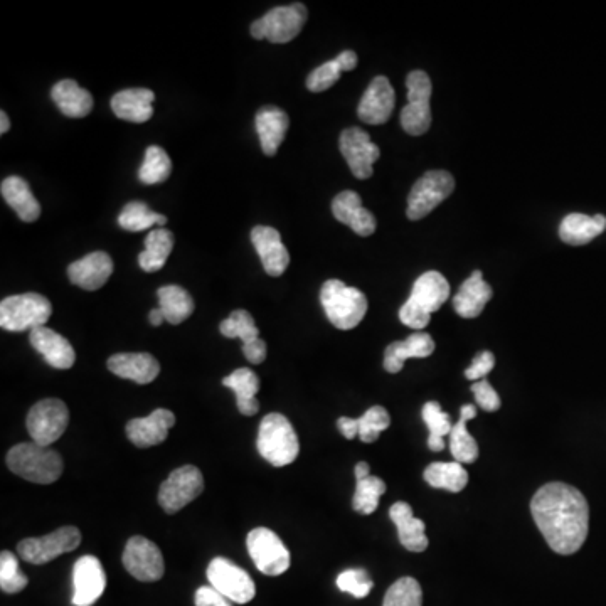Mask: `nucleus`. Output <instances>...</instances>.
<instances>
[{
    "mask_svg": "<svg viewBox=\"0 0 606 606\" xmlns=\"http://www.w3.org/2000/svg\"><path fill=\"white\" fill-rule=\"evenodd\" d=\"M536 526L554 553L575 554L590 531V507L580 490L551 482L537 490L531 500Z\"/></svg>",
    "mask_w": 606,
    "mask_h": 606,
    "instance_id": "obj_1",
    "label": "nucleus"
},
{
    "mask_svg": "<svg viewBox=\"0 0 606 606\" xmlns=\"http://www.w3.org/2000/svg\"><path fill=\"white\" fill-rule=\"evenodd\" d=\"M448 297L450 285L442 273H423L413 285L410 298L399 310V320L410 329L423 330L430 324L431 314L442 309Z\"/></svg>",
    "mask_w": 606,
    "mask_h": 606,
    "instance_id": "obj_2",
    "label": "nucleus"
},
{
    "mask_svg": "<svg viewBox=\"0 0 606 606\" xmlns=\"http://www.w3.org/2000/svg\"><path fill=\"white\" fill-rule=\"evenodd\" d=\"M12 474L32 484H54L63 474V458L56 450L38 443H19L7 453Z\"/></svg>",
    "mask_w": 606,
    "mask_h": 606,
    "instance_id": "obj_3",
    "label": "nucleus"
},
{
    "mask_svg": "<svg viewBox=\"0 0 606 606\" xmlns=\"http://www.w3.org/2000/svg\"><path fill=\"white\" fill-rule=\"evenodd\" d=\"M320 302L330 324L337 329H354L366 317V295L357 288L347 287L341 280H327L322 285Z\"/></svg>",
    "mask_w": 606,
    "mask_h": 606,
    "instance_id": "obj_4",
    "label": "nucleus"
},
{
    "mask_svg": "<svg viewBox=\"0 0 606 606\" xmlns=\"http://www.w3.org/2000/svg\"><path fill=\"white\" fill-rule=\"evenodd\" d=\"M256 447L261 457L272 463L273 467H287L297 460L300 452V443L292 423L280 413H270L263 418Z\"/></svg>",
    "mask_w": 606,
    "mask_h": 606,
    "instance_id": "obj_5",
    "label": "nucleus"
},
{
    "mask_svg": "<svg viewBox=\"0 0 606 606\" xmlns=\"http://www.w3.org/2000/svg\"><path fill=\"white\" fill-rule=\"evenodd\" d=\"M53 307L48 298L39 293L12 295L0 302V327L9 332L46 327Z\"/></svg>",
    "mask_w": 606,
    "mask_h": 606,
    "instance_id": "obj_6",
    "label": "nucleus"
},
{
    "mask_svg": "<svg viewBox=\"0 0 606 606\" xmlns=\"http://www.w3.org/2000/svg\"><path fill=\"white\" fill-rule=\"evenodd\" d=\"M309 12L303 4L275 7L251 24V36L268 39L273 44L290 43L297 38L307 22Z\"/></svg>",
    "mask_w": 606,
    "mask_h": 606,
    "instance_id": "obj_7",
    "label": "nucleus"
},
{
    "mask_svg": "<svg viewBox=\"0 0 606 606\" xmlns=\"http://www.w3.org/2000/svg\"><path fill=\"white\" fill-rule=\"evenodd\" d=\"M70 423V411L61 399L48 398L32 406L26 426L32 443L49 447L58 442Z\"/></svg>",
    "mask_w": 606,
    "mask_h": 606,
    "instance_id": "obj_8",
    "label": "nucleus"
},
{
    "mask_svg": "<svg viewBox=\"0 0 606 606\" xmlns=\"http://www.w3.org/2000/svg\"><path fill=\"white\" fill-rule=\"evenodd\" d=\"M246 546L256 569L266 576H280L290 568L292 556L275 532L256 527L246 537Z\"/></svg>",
    "mask_w": 606,
    "mask_h": 606,
    "instance_id": "obj_9",
    "label": "nucleus"
},
{
    "mask_svg": "<svg viewBox=\"0 0 606 606\" xmlns=\"http://www.w3.org/2000/svg\"><path fill=\"white\" fill-rule=\"evenodd\" d=\"M455 179L447 171H430L415 182L408 196V218L420 221L452 196Z\"/></svg>",
    "mask_w": 606,
    "mask_h": 606,
    "instance_id": "obj_10",
    "label": "nucleus"
},
{
    "mask_svg": "<svg viewBox=\"0 0 606 606\" xmlns=\"http://www.w3.org/2000/svg\"><path fill=\"white\" fill-rule=\"evenodd\" d=\"M81 543L78 527H61L44 537H29L17 544V553L22 561L31 564H46L61 554L75 551Z\"/></svg>",
    "mask_w": 606,
    "mask_h": 606,
    "instance_id": "obj_11",
    "label": "nucleus"
},
{
    "mask_svg": "<svg viewBox=\"0 0 606 606\" xmlns=\"http://www.w3.org/2000/svg\"><path fill=\"white\" fill-rule=\"evenodd\" d=\"M408 105L401 112V125L410 135H423L431 127V80L425 71H411L406 80Z\"/></svg>",
    "mask_w": 606,
    "mask_h": 606,
    "instance_id": "obj_12",
    "label": "nucleus"
},
{
    "mask_svg": "<svg viewBox=\"0 0 606 606\" xmlns=\"http://www.w3.org/2000/svg\"><path fill=\"white\" fill-rule=\"evenodd\" d=\"M204 490L201 470L194 465L174 470L169 479L160 485L159 504L167 514L182 511L192 500H196Z\"/></svg>",
    "mask_w": 606,
    "mask_h": 606,
    "instance_id": "obj_13",
    "label": "nucleus"
},
{
    "mask_svg": "<svg viewBox=\"0 0 606 606\" xmlns=\"http://www.w3.org/2000/svg\"><path fill=\"white\" fill-rule=\"evenodd\" d=\"M209 585L226 596L229 601L245 605L256 595L255 581L245 569L226 558H214L208 566Z\"/></svg>",
    "mask_w": 606,
    "mask_h": 606,
    "instance_id": "obj_14",
    "label": "nucleus"
},
{
    "mask_svg": "<svg viewBox=\"0 0 606 606\" xmlns=\"http://www.w3.org/2000/svg\"><path fill=\"white\" fill-rule=\"evenodd\" d=\"M122 561L135 580L154 583L164 576V556L160 553L159 546L145 537L133 536L128 539Z\"/></svg>",
    "mask_w": 606,
    "mask_h": 606,
    "instance_id": "obj_15",
    "label": "nucleus"
},
{
    "mask_svg": "<svg viewBox=\"0 0 606 606\" xmlns=\"http://www.w3.org/2000/svg\"><path fill=\"white\" fill-rule=\"evenodd\" d=\"M342 155L357 179H369L374 174V162L381 150L361 128H346L339 140Z\"/></svg>",
    "mask_w": 606,
    "mask_h": 606,
    "instance_id": "obj_16",
    "label": "nucleus"
},
{
    "mask_svg": "<svg viewBox=\"0 0 606 606\" xmlns=\"http://www.w3.org/2000/svg\"><path fill=\"white\" fill-rule=\"evenodd\" d=\"M73 605H95L107 588V575L95 556H81L73 568Z\"/></svg>",
    "mask_w": 606,
    "mask_h": 606,
    "instance_id": "obj_17",
    "label": "nucleus"
},
{
    "mask_svg": "<svg viewBox=\"0 0 606 606\" xmlns=\"http://www.w3.org/2000/svg\"><path fill=\"white\" fill-rule=\"evenodd\" d=\"M394 105H396V95L393 86L386 76H378L371 81L366 93L362 95L357 115L362 122L369 125H383L393 115Z\"/></svg>",
    "mask_w": 606,
    "mask_h": 606,
    "instance_id": "obj_18",
    "label": "nucleus"
},
{
    "mask_svg": "<svg viewBox=\"0 0 606 606\" xmlns=\"http://www.w3.org/2000/svg\"><path fill=\"white\" fill-rule=\"evenodd\" d=\"M251 241L260 255L265 272L270 277H280L290 265V253L283 245L282 234L272 226H256L251 231Z\"/></svg>",
    "mask_w": 606,
    "mask_h": 606,
    "instance_id": "obj_19",
    "label": "nucleus"
},
{
    "mask_svg": "<svg viewBox=\"0 0 606 606\" xmlns=\"http://www.w3.org/2000/svg\"><path fill=\"white\" fill-rule=\"evenodd\" d=\"M176 423V416L169 410H155L147 418L128 421V440L139 448H150L167 440L169 430Z\"/></svg>",
    "mask_w": 606,
    "mask_h": 606,
    "instance_id": "obj_20",
    "label": "nucleus"
},
{
    "mask_svg": "<svg viewBox=\"0 0 606 606\" xmlns=\"http://www.w3.org/2000/svg\"><path fill=\"white\" fill-rule=\"evenodd\" d=\"M113 261L105 251H95L85 258L71 263L68 268V277L76 287L95 292L103 287L112 277Z\"/></svg>",
    "mask_w": 606,
    "mask_h": 606,
    "instance_id": "obj_21",
    "label": "nucleus"
},
{
    "mask_svg": "<svg viewBox=\"0 0 606 606\" xmlns=\"http://www.w3.org/2000/svg\"><path fill=\"white\" fill-rule=\"evenodd\" d=\"M31 346L44 357L54 369H70L75 366L76 352L70 341L49 327L31 330Z\"/></svg>",
    "mask_w": 606,
    "mask_h": 606,
    "instance_id": "obj_22",
    "label": "nucleus"
},
{
    "mask_svg": "<svg viewBox=\"0 0 606 606\" xmlns=\"http://www.w3.org/2000/svg\"><path fill=\"white\" fill-rule=\"evenodd\" d=\"M110 373L118 378L130 379L137 384H150L160 373V364L147 352H123L108 359Z\"/></svg>",
    "mask_w": 606,
    "mask_h": 606,
    "instance_id": "obj_23",
    "label": "nucleus"
},
{
    "mask_svg": "<svg viewBox=\"0 0 606 606\" xmlns=\"http://www.w3.org/2000/svg\"><path fill=\"white\" fill-rule=\"evenodd\" d=\"M332 213L339 223L346 224L359 236H371L376 231V218L362 206L361 196L354 191H344L335 196Z\"/></svg>",
    "mask_w": 606,
    "mask_h": 606,
    "instance_id": "obj_24",
    "label": "nucleus"
},
{
    "mask_svg": "<svg viewBox=\"0 0 606 606\" xmlns=\"http://www.w3.org/2000/svg\"><path fill=\"white\" fill-rule=\"evenodd\" d=\"M389 517L398 527L399 543L411 553H423L428 548V537H426L425 522L416 519L410 504L396 502L389 509Z\"/></svg>",
    "mask_w": 606,
    "mask_h": 606,
    "instance_id": "obj_25",
    "label": "nucleus"
},
{
    "mask_svg": "<svg viewBox=\"0 0 606 606\" xmlns=\"http://www.w3.org/2000/svg\"><path fill=\"white\" fill-rule=\"evenodd\" d=\"M391 425L388 411L383 406H373L364 413L361 418H347L342 416L337 420V428L347 440H354L356 436L364 443H374L383 431L388 430Z\"/></svg>",
    "mask_w": 606,
    "mask_h": 606,
    "instance_id": "obj_26",
    "label": "nucleus"
},
{
    "mask_svg": "<svg viewBox=\"0 0 606 606\" xmlns=\"http://www.w3.org/2000/svg\"><path fill=\"white\" fill-rule=\"evenodd\" d=\"M494 295L489 283L484 282L480 270L472 273V277L462 283L457 295L453 298V309L463 319H475L484 312L485 305Z\"/></svg>",
    "mask_w": 606,
    "mask_h": 606,
    "instance_id": "obj_27",
    "label": "nucleus"
},
{
    "mask_svg": "<svg viewBox=\"0 0 606 606\" xmlns=\"http://www.w3.org/2000/svg\"><path fill=\"white\" fill-rule=\"evenodd\" d=\"M435 352V341L426 332H415L406 341L393 342L384 352V367L391 374L403 369L408 359H423Z\"/></svg>",
    "mask_w": 606,
    "mask_h": 606,
    "instance_id": "obj_28",
    "label": "nucleus"
},
{
    "mask_svg": "<svg viewBox=\"0 0 606 606\" xmlns=\"http://www.w3.org/2000/svg\"><path fill=\"white\" fill-rule=\"evenodd\" d=\"M154 91L147 88H132L118 91L112 98V110L120 120L144 123L154 115Z\"/></svg>",
    "mask_w": 606,
    "mask_h": 606,
    "instance_id": "obj_29",
    "label": "nucleus"
},
{
    "mask_svg": "<svg viewBox=\"0 0 606 606\" xmlns=\"http://www.w3.org/2000/svg\"><path fill=\"white\" fill-rule=\"evenodd\" d=\"M290 120L287 113L278 107H263L256 113V132L260 137L261 149L268 157L277 154L285 140Z\"/></svg>",
    "mask_w": 606,
    "mask_h": 606,
    "instance_id": "obj_30",
    "label": "nucleus"
},
{
    "mask_svg": "<svg viewBox=\"0 0 606 606\" xmlns=\"http://www.w3.org/2000/svg\"><path fill=\"white\" fill-rule=\"evenodd\" d=\"M0 192L4 201L16 211L17 216L24 223H34L41 216V204L38 199L32 194L31 187L21 177H7L6 181L2 182Z\"/></svg>",
    "mask_w": 606,
    "mask_h": 606,
    "instance_id": "obj_31",
    "label": "nucleus"
},
{
    "mask_svg": "<svg viewBox=\"0 0 606 606\" xmlns=\"http://www.w3.org/2000/svg\"><path fill=\"white\" fill-rule=\"evenodd\" d=\"M606 229V218L603 214L586 216V214H568L559 226V238L568 245L581 246L595 240Z\"/></svg>",
    "mask_w": 606,
    "mask_h": 606,
    "instance_id": "obj_32",
    "label": "nucleus"
},
{
    "mask_svg": "<svg viewBox=\"0 0 606 606\" xmlns=\"http://www.w3.org/2000/svg\"><path fill=\"white\" fill-rule=\"evenodd\" d=\"M56 107L70 118H83L93 110V96L90 91L81 88L75 80H63L51 90Z\"/></svg>",
    "mask_w": 606,
    "mask_h": 606,
    "instance_id": "obj_33",
    "label": "nucleus"
},
{
    "mask_svg": "<svg viewBox=\"0 0 606 606\" xmlns=\"http://www.w3.org/2000/svg\"><path fill=\"white\" fill-rule=\"evenodd\" d=\"M223 386L231 389L236 394V404L241 415L253 416L260 410V403L256 394L260 391V378L248 367L236 369L223 379Z\"/></svg>",
    "mask_w": 606,
    "mask_h": 606,
    "instance_id": "obj_34",
    "label": "nucleus"
},
{
    "mask_svg": "<svg viewBox=\"0 0 606 606\" xmlns=\"http://www.w3.org/2000/svg\"><path fill=\"white\" fill-rule=\"evenodd\" d=\"M477 416V406L475 404H465L460 410V420L453 425L450 431V452H452L455 462L474 463L479 458V445L475 442L474 436L467 430L468 421L474 420Z\"/></svg>",
    "mask_w": 606,
    "mask_h": 606,
    "instance_id": "obj_35",
    "label": "nucleus"
},
{
    "mask_svg": "<svg viewBox=\"0 0 606 606\" xmlns=\"http://www.w3.org/2000/svg\"><path fill=\"white\" fill-rule=\"evenodd\" d=\"M174 248V234L167 229L159 228L150 231L145 238V250L139 255V265L144 272H159L165 261L171 256Z\"/></svg>",
    "mask_w": 606,
    "mask_h": 606,
    "instance_id": "obj_36",
    "label": "nucleus"
},
{
    "mask_svg": "<svg viewBox=\"0 0 606 606\" xmlns=\"http://www.w3.org/2000/svg\"><path fill=\"white\" fill-rule=\"evenodd\" d=\"M159 297V309L164 312L165 320L172 325H179L186 322L194 312V300L182 287L177 285H167L159 288L157 292Z\"/></svg>",
    "mask_w": 606,
    "mask_h": 606,
    "instance_id": "obj_37",
    "label": "nucleus"
},
{
    "mask_svg": "<svg viewBox=\"0 0 606 606\" xmlns=\"http://www.w3.org/2000/svg\"><path fill=\"white\" fill-rule=\"evenodd\" d=\"M425 480L435 489L448 490V492L458 494L467 487L468 472L462 463L435 462L426 467Z\"/></svg>",
    "mask_w": 606,
    "mask_h": 606,
    "instance_id": "obj_38",
    "label": "nucleus"
},
{
    "mask_svg": "<svg viewBox=\"0 0 606 606\" xmlns=\"http://www.w3.org/2000/svg\"><path fill=\"white\" fill-rule=\"evenodd\" d=\"M165 223H167V218L164 214L154 213L145 202L139 201L128 202L118 216L120 228L130 231V233H139L144 229L152 228L155 224L164 226Z\"/></svg>",
    "mask_w": 606,
    "mask_h": 606,
    "instance_id": "obj_39",
    "label": "nucleus"
},
{
    "mask_svg": "<svg viewBox=\"0 0 606 606\" xmlns=\"http://www.w3.org/2000/svg\"><path fill=\"white\" fill-rule=\"evenodd\" d=\"M423 420H425L430 436H428V448L431 452H442L445 450V436H450L453 425L448 413L442 410L440 403L430 401L423 406Z\"/></svg>",
    "mask_w": 606,
    "mask_h": 606,
    "instance_id": "obj_40",
    "label": "nucleus"
},
{
    "mask_svg": "<svg viewBox=\"0 0 606 606\" xmlns=\"http://www.w3.org/2000/svg\"><path fill=\"white\" fill-rule=\"evenodd\" d=\"M219 330L228 339H241L243 341V349L261 341L260 330L256 327L255 319L246 310H234L228 319L221 322Z\"/></svg>",
    "mask_w": 606,
    "mask_h": 606,
    "instance_id": "obj_41",
    "label": "nucleus"
},
{
    "mask_svg": "<svg viewBox=\"0 0 606 606\" xmlns=\"http://www.w3.org/2000/svg\"><path fill=\"white\" fill-rule=\"evenodd\" d=\"M172 172L171 157L167 155L162 147L150 145L149 149L145 150L144 164L140 167L139 179L144 184H162L167 181Z\"/></svg>",
    "mask_w": 606,
    "mask_h": 606,
    "instance_id": "obj_42",
    "label": "nucleus"
},
{
    "mask_svg": "<svg viewBox=\"0 0 606 606\" xmlns=\"http://www.w3.org/2000/svg\"><path fill=\"white\" fill-rule=\"evenodd\" d=\"M386 494V484L379 477L369 475L364 479H357L356 494L352 499L354 511L369 516L378 511L379 499Z\"/></svg>",
    "mask_w": 606,
    "mask_h": 606,
    "instance_id": "obj_43",
    "label": "nucleus"
},
{
    "mask_svg": "<svg viewBox=\"0 0 606 606\" xmlns=\"http://www.w3.org/2000/svg\"><path fill=\"white\" fill-rule=\"evenodd\" d=\"M423 605V591L415 578H401L391 585L386 596H384L383 606H421Z\"/></svg>",
    "mask_w": 606,
    "mask_h": 606,
    "instance_id": "obj_44",
    "label": "nucleus"
},
{
    "mask_svg": "<svg viewBox=\"0 0 606 606\" xmlns=\"http://www.w3.org/2000/svg\"><path fill=\"white\" fill-rule=\"evenodd\" d=\"M27 576L19 568V561L11 551H2L0 554V588L4 593L14 595L26 588Z\"/></svg>",
    "mask_w": 606,
    "mask_h": 606,
    "instance_id": "obj_45",
    "label": "nucleus"
},
{
    "mask_svg": "<svg viewBox=\"0 0 606 606\" xmlns=\"http://www.w3.org/2000/svg\"><path fill=\"white\" fill-rule=\"evenodd\" d=\"M337 586L354 598H366L373 590L374 583L364 569H347L337 578Z\"/></svg>",
    "mask_w": 606,
    "mask_h": 606,
    "instance_id": "obj_46",
    "label": "nucleus"
},
{
    "mask_svg": "<svg viewBox=\"0 0 606 606\" xmlns=\"http://www.w3.org/2000/svg\"><path fill=\"white\" fill-rule=\"evenodd\" d=\"M341 75L342 71L339 64L335 63V59H332V61H327V63L322 64L317 70L310 73L309 78H307V88L312 93H322V91L332 88L339 81Z\"/></svg>",
    "mask_w": 606,
    "mask_h": 606,
    "instance_id": "obj_47",
    "label": "nucleus"
},
{
    "mask_svg": "<svg viewBox=\"0 0 606 606\" xmlns=\"http://www.w3.org/2000/svg\"><path fill=\"white\" fill-rule=\"evenodd\" d=\"M472 393H474L475 396V403H477V406H480L482 410L487 411V413H494V411L499 410V394L490 386L487 379L477 381V383L472 386Z\"/></svg>",
    "mask_w": 606,
    "mask_h": 606,
    "instance_id": "obj_48",
    "label": "nucleus"
},
{
    "mask_svg": "<svg viewBox=\"0 0 606 606\" xmlns=\"http://www.w3.org/2000/svg\"><path fill=\"white\" fill-rule=\"evenodd\" d=\"M494 366V354L489 351L480 352V354L475 356L472 366L468 367L467 371H465V378L475 381V383L482 381L494 369Z\"/></svg>",
    "mask_w": 606,
    "mask_h": 606,
    "instance_id": "obj_49",
    "label": "nucleus"
},
{
    "mask_svg": "<svg viewBox=\"0 0 606 606\" xmlns=\"http://www.w3.org/2000/svg\"><path fill=\"white\" fill-rule=\"evenodd\" d=\"M196 606H233L226 596L221 595L213 586H201L196 591Z\"/></svg>",
    "mask_w": 606,
    "mask_h": 606,
    "instance_id": "obj_50",
    "label": "nucleus"
},
{
    "mask_svg": "<svg viewBox=\"0 0 606 606\" xmlns=\"http://www.w3.org/2000/svg\"><path fill=\"white\" fill-rule=\"evenodd\" d=\"M357 54L354 51H344V53L339 54L337 58H335V63L339 64V68H341L342 73L344 71H352L357 66Z\"/></svg>",
    "mask_w": 606,
    "mask_h": 606,
    "instance_id": "obj_51",
    "label": "nucleus"
},
{
    "mask_svg": "<svg viewBox=\"0 0 606 606\" xmlns=\"http://www.w3.org/2000/svg\"><path fill=\"white\" fill-rule=\"evenodd\" d=\"M149 319L150 324L155 325V327H159V325H162V322L165 320L164 312L157 307V309L150 312Z\"/></svg>",
    "mask_w": 606,
    "mask_h": 606,
    "instance_id": "obj_52",
    "label": "nucleus"
},
{
    "mask_svg": "<svg viewBox=\"0 0 606 606\" xmlns=\"http://www.w3.org/2000/svg\"><path fill=\"white\" fill-rule=\"evenodd\" d=\"M371 475V470H369V465L366 462L357 463L356 465V479H364V477H369Z\"/></svg>",
    "mask_w": 606,
    "mask_h": 606,
    "instance_id": "obj_53",
    "label": "nucleus"
},
{
    "mask_svg": "<svg viewBox=\"0 0 606 606\" xmlns=\"http://www.w3.org/2000/svg\"><path fill=\"white\" fill-rule=\"evenodd\" d=\"M0 133L4 135V133L9 132V128H11V122H9V117H7L6 112H0Z\"/></svg>",
    "mask_w": 606,
    "mask_h": 606,
    "instance_id": "obj_54",
    "label": "nucleus"
}]
</instances>
